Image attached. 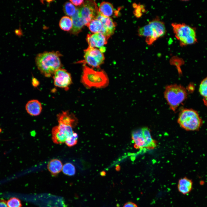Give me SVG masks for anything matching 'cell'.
Wrapping results in <instances>:
<instances>
[{"instance_id":"1","label":"cell","mask_w":207,"mask_h":207,"mask_svg":"<svg viewBox=\"0 0 207 207\" xmlns=\"http://www.w3.org/2000/svg\"><path fill=\"white\" fill-rule=\"evenodd\" d=\"M37 67L41 73L46 77L53 76L55 72L61 68L59 55L54 52L40 53L35 59Z\"/></svg>"},{"instance_id":"2","label":"cell","mask_w":207,"mask_h":207,"mask_svg":"<svg viewBox=\"0 0 207 207\" xmlns=\"http://www.w3.org/2000/svg\"><path fill=\"white\" fill-rule=\"evenodd\" d=\"M137 32L138 36L145 37L146 43L151 45L157 39L163 37L166 33V30L164 22L156 17L139 28Z\"/></svg>"},{"instance_id":"3","label":"cell","mask_w":207,"mask_h":207,"mask_svg":"<svg viewBox=\"0 0 207 207\" xmlns=\"http://www.w3.org/2000/svg\"><path fill=\"white\" fill-rule=\"evenodd\" d=\"M81 81L87 88H102L108 85L109 79L103 70H95L92 68L83 65Z\"/></svg>"},{"instance_id":"4","label":"cell","mask_w":207,"mask_h":207,"mask_svg":"<svg viewBox=\"0 0 207 207\" xmlns=\"http://www.w3.org/2000/svg\"><path fill=\"white\" fill-rule=\"evenodd\" d=\"M177 122L180 126L188 131L199 130L203 121L198 112L192 109H184L180 112Z\"/></svg>"},{"instance_id":"5","label":"cell","mask_w":207,"mask_h":207,"mask_svg":"<svg viewBox=\"0 0 207 207\" xmlns=\"http://www.w3.org/2000/svg\"><path fill=\"white\" fill-rule=\"evenodd\" d=\"M164 96L170 109L175 111L186 99L187 93L182 86L174 84L166 86Z\"/></svg>"},{"instance_id":"6","label":"cell","mask_w":207,"mask_h":207,"mask_svg":"<svg viewBox=\"0 0 207 207\" xmlns=\"http://www.w3.org/2000/svg\"><path fill=\"white\" fill-rule=\"evenodd\" d=\"M175 36L180 45L184 46L194 44L197 41L196 33L193 27L184 23L171 24Z\"/></svg>"},{"instance_id":"7","label":"cell","mask_w":207,"mask_h":207,"mask_svg":"<svg viewBox=\"0 0 207 207\" xmlns=\"http://www.w3.org/2000/svg\"><path fill=\"white\" fill-rule=\"evenodd\" d=\"M131 135L134 147L136 149H152L156 147V141L152 138L150 129L147 127L134 131Z\"/></svg>"},{"instance_id":"8","label":"cell","mask_w":207,"mask_h":207,"mask_svg":"<svg viewBox=\"0 0 207 207\" xmlns=\"http://www.w3.org/2000/svg\"><path fill=\"white\" fill-rule=\"evenodd\" d=\"M84 51V59L81 62L83 64H87L93 68H98L103 63L104 56L99 50L88 47Z\"/></svg>"},{"instance_id":"9","label":"cell","mask_w":207,"mask_h":207,"mask_svg":"<svg viewBox=\"0 0 207 207\" xmlns=\"http://www.w3.org/2000/svg\"><path fill=\"white\" fill-rule=\"evenodd\" d=\"M78 9L79 14L84 21L86 25L92 20L95 18L99 13L97 4L94 1H86L81 7Z\"/></svg>"},{"instance_id":"10","label":"cell","mask_w":207,"mask_h":207,"mask_svg":"<svg viewBox=\"0 0 207 207\" xmlns=\"http://www.w3.org/2000/svg\"><path fill=\"white\" fill-rule=\"evenodd\" d=\"M72 127L61 124L54 126L51 131L52 139L56 144L65 142L67 138L74 132Z\"/></svg>"},{"instance_id":"11","label":"cell","mask_w":207,"mask_h":207,"mask_svg":"<svg viewBox=\"0 0 207 207\" xmlns=\"http://www.w3.org/2000/svg\"><path fill=\"white\" fill-rule=\"evenodd\" d=\"M53 78L55 85L65 90H68L72 83L70 74L64 69L60 68L57 70L53 75Z\"/></svg>"},{"instance_id":"12","label":"cell","mask_w":207,"mask_h":207,"mask_svg":"<svg viewBox=\"0 0 207 207\" xmlns=\"http://www.w3.org/2000/svg\"><path fill=\"white\" fill-rule=\"evenodd\" d=\"M108 39L100 33L89 34L87 35V40L90 47L100 48L107 44Z\"/></svg>"},{"instance_id":"13","label":"cell","mask_w":207,"mask_h":207,"mask_svg":"<svg viewBox=\"0 0 207 207\" xmlns=\"http://www.w3.org/2000/svg\"><path fill=\"white\" fill-rule=\"evenodd\" d=\"M59 124L74 127L76 125L78 121L75 116L68 111H63L57 115Z\"/></svg>"},{"instance_id":"14","label":"cell","mask_w":207,"mask_h":207,"mask_svg":"<svg viewBox=\"0 0 207 207\" xmlns=\"http://www.w3.org/2000/svg\"><path fill=\"white\" fill-rule=\"evenodd\" d=\"M96 18L101 22L103 28L107 32V37L109 38L114 32L116 26L115 23L110 17L104 16L99 13Z\"/></svg>"},{"instance_id":"15","label":"cell","mask_w":207,"mask_h":207,"mask_svg":"<svg viewBox=\"0 0 207 207\" xmlns=\"http://www.w3.org/2000/svg\"><path fill=\"white\" fill-rule=\"evenodd\" d=\"M27 112L32 116H37L41 113L42 106L41 103L37 100L32 99L28 101L25 106Z\"/></svg>"},{"instance_id":"16","label":"cell","mask_w":207,"mask_h":207,"mask_svg":"<svg viewBox=\"0 0 207 207\" xmlns=\"http://www.w3.org/2000/svg\"><path fill=\"white\" fill-rule=\"evenodd\" d=\"M193 182L192 180L186 177L180 179L178 181L177 189L179 191L185 195L189 193L193 188Z\"/></svg>"},{"instance_id":"17","label":"cell","mask_w":207,"mask_h":207,"mask_svg":"<svg viewBox=\"0 0 207 207\" xmlns=\"http://www.w3.org/2000/svg\"><path fill=\"white\" fill-rule=\"evenodd\" d=\"M72 27L71 32L73 34H76L80 31L85 23L80 15L78 9H76L75 14L72 16Z\"/></svg>"},{"instance_id":"18","label":"cell","mask_w":207,"mask_h":207,"mask_svg":"<svg viewBox=\"0 0 207 207\" xmlns=\"http://www.w3.org/2000/svg\"><path fill=\"white\" fill-rule=\"evenodd\" d=\"M63 165L60 160L54 159L51 160L48 162L47 168L52 175L55 176L62 170Z\"/></svg>"},{"instance_id":"19","label":"cell","mask_w":207,"mask_h":207,"mask_svg":"<svg viewBox=\"0 0 207 207\" xmlns=\"http://www.w3.org/2000/svg\"><path fill=\"white\" fill-rule=\"evenodd\" d=\"M98 11L102 15L110 17L113 15L114 9L111 3L108 2L103 1L100 4Z\"/></svg>"},{"instance_id":"20","label":"cell","mask_w":207,"mask_h":207,"mask_svg":"<svg viewBox=\"0 0 207 207\" xmlns=\"http://www.w3.org/2000/svg\"><path fill=\"white\" fill-rule=\"evenodd\" d=\"M87 26L90 31L94 33H101L103 29L101 22L96 18L91 21Z\"/></svg>"},{"instance_id":"21","label":"cell","mask_w":207,"mask_h":207,"mask_svg":"<svg viewBox=\"0 0 207 207\" xmlns=\"http://www.w3.org/2000/svg\"><path fill=\"white\" fill-rule=\"evenodd\" d=\"M59 25L62 30L66 31L70 30L72 27V18L67 16L63 17L60 20Z\"/></svg>"},{"instance_id":"22","label":"cell","mask_w":207,"mask_h":207,"mask_svg":"<svg viewBox=\"0 0 207 207\" xmlns=\"http://www.w3.org/2000/svg\"><path fill=\"white\" fill-rule=\"evenodd\" d=\"M62 171L65 175L72 176L76 173V169L72 163H67L63 165Z\"/></svg>"},{"instance_id":"23","label":"cell","mask_w":207,"mask_h":207,"mask_svg":"<svg viewBox=\"0 0 207 207\" xmlns=\"http://www.w3.org/2000/svg\"><path fill=\"white\" fill-rule=\"evenodd\" d=\"M76 9L74 5L70 2L66 3L64 6V10L68 16H72L75 13Z\"/></svg>"},{"instance_id":"24","label":"cell","mask_w":207,"mask_h":207,"mask_svg":"<svg viewBox=\"0 0 207 207\" xmlns=\"http://www.w3.org/2000/svg\"><path fill=\"white\" fill-rule=\"evenodd\" d=\"M78 138L77 134L74 132L67 138L65 143L68 146L72 147L76 144Z\"/></svg>"},{"instance_id":"25","label":"cell","mask_w":207,"mask_h":207,"mask_svg":"<svg viewBox=\"0 0 207 207\" xmlns=\"http://www.w3.org/2000/svg\"><path fill=\"white\" fill-rule=\"evenodd\" d=\"M199 91L200 95L204 98L207 97V76L201 82Z\"/></svg>"},{"instance_id":"26","label":"cell","mask_w":207,"mask_h":207,"mask_svg":"<svg viewBox=\"0 0 207 207\" xmlns=\"http://www.w3.org/2000/svg\"><path fill=\"white\" fill-rule=\"evenodd\" d=\"M7 207H22L20 200L18 198L13 197L10 198L7 202Z\"/></svg>"},{"instance_id":"27","label":"cell","mask_w":207,"mask_h":207,"mask_svg":"<svg viewBox=\"0 0 207 207\" xmlns=\"http://www.w3.org/2000/svg\"><path fill=\"white\" fill-rule=\"evenodd\" d=\"M133 7L135 8L134 11V14L135 16L139 18L141 16L142 12L145 11V9L143 5L140 4H137L134 3L133 5Z\"/></svg>"},{"instance_id":"28","label":"cell","mask_w":207,"mask_h":207,"mask_svg":"<svg viewBox=\"0 0 207 207\" xmlns=\"http://www.w3.org/2000/svg\"><path fill=\"white\" fill-rule=\"evenodd\" d=\"M123 207H138L137 205L131 202H129L125 203Z\"/></svg>"},{"instance_id":"29","label":"cell","mask_w":207,"mask_h":207,"mask_svg":"<svg viewBox=\"0 0 207 207\" xmlns=\"http://www.w3.org/2000/svg\"><path fill=\"white\" fill-rule=\"evenodd\" d=\"M70 1L73 4L76 6L80 5L84 3L83 0H70Z\"/></svg>"},{"instance_id":"30","label":"cell","mask_w":207,"mask_h":207,"mask_svg":"<svg viewBox=\"0 0 207 207\" xmlns=\"http://www.w3.org/2000/svg\"><path fill=\"white\" fill-rule=\"evenodd\" d=\"M0 207H7V202L3 199L0 200Z\"/></svg>"},{"instance_id":"31","label":"cell","mask_w":207,"mask_h":207,"mask_svg":"<svg viewBox=\"0 0 207 207\" xmlns=\"http://www.w3.org/2000/svg\"><path fill=\"white\" fill-rule=\"evenodd\" d=\"M34 80H33V82H32V84L34 86H37V85H38V84H39V83H37L38 82L37 80L35 78H34Z\"/></svg>"},{"instance_id":"32","label":"cell","mask_w":207,"mask_h":207,"mask_svg":"<svg viewBox=\"0 0 207 207\" xmlns=\"http://www.w3.org/2000/svg\"><path fill=\"white\" fill-rule=\"evenodd\" d=\"M203 101L205 105L207 107V97L204 98Z\"/></svg>"},{"instance_id":"33","label":"cell","mask_w":207,"mask_h":207,"mask_svg":"<svg viewBox=\"0 0 207 207\" xmlns=\"http://www.w3.org/2000/svg\"><path fill=\"white\" fill-rule=\"evenodd\" d=\"M99 50L101 52H103L105 51L106 50V49L104 47H102L100 48Z\"/></svg>"},{"instance_id":"34","label":"cell","mask_w":207,"mask_h":207,"mask_svg":"<svg viewBox=\"0 0 207 207\" xmlns=\"http://www.w3.org/2000/svg\"><path fill=\"white\" fill-rule=\"evenodd\" d=\"M2 131V129L0 128V133Z\"/></svg>"}]
</instances>
